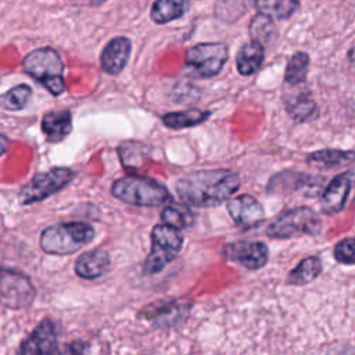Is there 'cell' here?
<instances>
[{
    "instance_id": "1",
    "label": "cell",
    "mask_w": 355,
    "mask_h": 355,
    "mask_svg": "<svg viewBox=\"0 0 355 355\" xmlns=\"http://www.w3.org/2000/svg\"><path fill=\"white\" fill-rule=\"evenodd\" d=\"M240 183L239 173L230 169H198L176 182V193L186 205L208 208L229 200Z\"/></svg>"
},
{
    "instance_id": "2",
    "label": "cell",
    "mask_w": 355,
    "mask_h": 355,
    "mask_svg": "<svg viewBox=\"0 0 355 355\" xmlns=\"http://www.w3.org/2000/svg\"><path fill=\"white\" fill-rule=\"evenodd\" d=\"M111 193L118 200L137 207H158L172 200L168 189L155 179L128 175L114 182Z\"/></svg>"
},
{
    "instance_id": "3",
    "label": "cell",
    "mask_w": 355,
    "mask_h": 355,
    "mask_svg": "<svg viewBox=\"0 0 355 355\" xmlns=\"http://www.w3.org/2000/svg\"><path fill=\"white\" fill-rule=\"evenodd\" d=\"M94 239V229L86 222H62L46 227L39 239L47 254L68 255L76 252Z\"/></svg>"
},
{
    "instance_id": "4",
    "label": "cell",
    "mask_w": 355,
    "mask_h": 355,
    "mask_svg": "<svg viewBox=\"0 0 355 355\" xmlns=\"http://www.w3.org/2000/svg\"><path fill=\"white\" fill-rule=\"evenodd\" d=\"M28 75L40 82L53 96H60L65 90L64 62L51 47H42L31 51L22 62Z\"/></svg>"
},
{
    "instance_id": "5",
    "label": "cell",
    "mask_w": 355,
    "mask_h": 355,
    "mask_svg": "<svg viewBox=\"0 0 355 355\" xmlns=\"http://www.w3.org/2000/svg\"><path fill=\"white\" fill-rule=\"evenodd\" d=\"M183 234L179 229L161 223L151 230V251L143 262V273L147 276L159 273L180 252Z\"/></svg>"
},
{
    "instance_id": "6",
    "label": "cell",
    "mask_w": 355,
    "mask_h": 355,
    "mask_svg": "<svg viewBox=\"0 0 355 355\" xmlns=\"http://www.w3.org/2000/svg\"><path fill=\"white\" fill-rule=\"evenodd\" d=\"M322 230L319 215L309 207H297L282 212L265 229L270 239H293L298 236H318Z\"/></svg>"
},
{
    "instance_id": "7",
    "label": "cell",
    "mask_w": 355,
    "mask_h": 355,
    "mask_svg": "<svg viewBox=\"0 0 355 355\" xmlns=\"http://www.w3.org/2000/svg\"><path fill=\"white\" fill-rule=\"evenodd\" d=\"M75 178V172L69 168L57 166L36 175L19 191V202L24 205L39 202L62 190Z\"/></svg>"
},
{
    "instance_id": "8",
    "label": "cell",
    "mask_w": 355,
    "mask_h": 355,
    "mask_svg": "<svg viewBox=\"0 0 355 355\" xmlns=\"http://www.w3.org/2000/svg\"><path fill=\"white\" fill-rule=\"evenodd\" d=\"M36 290L31 279L19 270L0 265V304L11 309H22L32 304Z\"/></svg>"
},
{
    "instance_id": "9",
    "label": "cell",
    "mask_w": 355,
    "mask_h": 355,
    "mask_svg": "<svg viewBox=\"0 0 355 355\" xmlns=\"http://www.w3.org/2000/svg\"><path fill=\"white\" fill-rule=\"evenodd\" d=\"M227 57V47L220 42L198 43L186 51L184 64L201 78H212L222 71Z\"/></svg>"
},
{
    "instance_id": "10",
    "label": "cell",
    "mask_w": 355,
    "mask_h": 355,
    "mask_svg": "<svg viewBox=\"0 0 355 355\" xmlns=\"http://www.w3.org/2000/svg\"><path fill=\"white\" fill-rule=\"evenodd\" d=\"M222 257L250 270L261 269L269 258L268 245L262 241H234L222 248Z\"/></svg>"
},
{
    "instance_id": "11",
    "label": "cell",
    "mask_w": 355,
    "mask_h": 355,
    "mask_svg": "<svg viewBox=\"0 0 355 355\" xmlns=\"http://www.w3.org/2000/svg\"><path fill=\"white\" fill-rule=\"evenodd\" d=\"M227 212L233 222L241 229H254L265 220L262 204L251 194H241L227 201Z\"/></svg>"
},
{
    "instance_id": "12",
    "label": "cell",
    "mask_w": 355,
    "mask_h": 355,
    "mask_svg": "<svg viewBox=\"0 0 355 355\" xmlns=\"http://www.w3.org/2000/svg\"><path fill=\"white\" fill-rule=\"evenodd\" d=\"M322 187L323 179L302 172L284 171L270 179L266 190L269 193H295L305 190L308 196H315Z\"/></svg>"
},
{
    "instance_id": "13",
    "label": "cell",
    "mask_w": 355,
    "mask_h": 355,
    "mask_svg": "<svg viewBox=\"0 0 355 355\" xmlns=\"http://www.w3.org/2000/svg\"><path fill=\"white\" fill-rule=\"evenodd\" d=\"M58 326L51 319L42 320L21 344V354H54L58 351Z\"/></svg>"
},
{
    "instance_id": "14",
    "label": "cell",
    "mask_w": 355,
    "mask_h": 355,
    "mask_svg": "<svg viewBox=\"0 0 355 355\" xmlns=\"http://www.w3.org/2000/svg\"><path fill=\"white\" fill-rule=\"evenodd\" d=\"M352 176L354 173L349 169L347 172L337 175L330 180L320 200V211L323 214L333 215L343 211L352 189V180H354Z\"/></svg>"
},
{
    "instance_id": "15",
    "label": "cell",
    "mask_w": 355,
    "mask_h": 355,
    "mask_svg": "<svg viewBox=\"0 0 355 355\" xmlns=\"http://www.w3.org/2000/svg\"><path fill=\"white\" fill-rule=\"evenodd\" d=\"M189 304L179 301H157L141 309L140 316L150 320L159 329H169L179 323V320L187 313Z\"/></svg>"
},
{
    "instance_id": "16",
    "label": "cell",
    "mask_w": 355,
    "mask_h": 355,
    "mask_svg": "<svg viewBox=\"0 0 355 355\" xmlns=\"http://www.w3.org/2000/svg\"><path fill=\"white\" fill-rule=\"evenodd\" d=\"M132 42L125 36H118L107 43L101 55L100 65L105 73L118 75L128 64L130 57Z\"/></svg>"
},
{
    "instance_id": "17",
    "label": "cell",
    "mask_w": 355,
    "mask_h": 355,
    "mask_svg": "<svg viewBox=\"0 0 355 355\" xmlns=\"http://www.w3.org/2000/svg\"><path fill=\"white\" fill-rule=\"evenodd\" d=\"M110 254L103 248H93L78 257L75 262V273L87 280L98 279L110 269Z\"/></svg>"
},
{
    "instance_id": "18",
    "label": "cell",
    "mask_w": 355,
    "mask_h": 355,
    "mask_svg": "<svg viewBox=\"0 0 355 355\" xmlns=\"http://www.w3.org/2000/svg\"><path fill=\"white\" fill-rule=\"evenodd\" d=\"M42 130L50 143H60L72 130V115L68 110L50 111L42 118Z\"/></svg>"
},
{
    "instance_id": "19",
    "label": "cell",
    "mask_w": 355,
    "mask_h": 355,
    "mask_svg": "<svg viewBox=\"0 0 355 355\" xmlns=\"http://www.w3.org/2000/svg\"><path fill=\"white\" fill-rule=\"evenodd\" d=\"M284 107L288 116L298 123L312 121L318 116V105L306 90L284 97Z\"/></svg>"
},
{
    "instance_id": "20",
    "label": "cell",
    "mask_w": 355,
    "mask_h": 355,
    "mask_svg": "<svg viewBox=\"0 0 355 355\" xmlns=\"http://www.w3.org/2000/svg\"><path fill=\"white\" fill-rule=\"evenodd\" d=\"M352 161H354L352 150L323 148L306 155V164L318 169H331L337 166H344L347 164H352Z\"/></svg>"
},
{
    "instance_id": "21",
    "label": "cell",
    "mask_w": 355,
    "mask_h": 355,
    "mask_svg": "<svg viewBox=\"0 0 355 355\" xmlns=\"http://www.w3.org/2000/svg\"><path fill=\"white\" fill-rule=\"evenodd\" d=\"M263 57H265V47L261 43L255 40L244 43L236 55L237 71L244 76L252 75L262 65Z\"/></svg>"
},
{
    "instance_id": "22",
    "label": "cell",
    "mask_w": 355,
    "mask_h": 355,
    "mask_svg": "<svg viewBox=\"0 0 355 355\" xmlns=\"http://www.w3.org/2000/svg\"><path fill=\"white\" fill-rule=\"evenodd\" d=\"M189 8V0H155L150 15L157 24H168L183 17Z\"/></svg>"
},
{
    "instance_id": "23",
    "label": "cell",
    "mask_w": 355,
    "mask_h": 355,
    "mask_svg": "<svg viewBox=\"0 0 355 355\" xmlns=\"http://www.w3.org/2000/svg\"><path fill=\"white\" fill-rule=\"evenodd\" d=\"M211 116V111L208 110H184L176 112H168L162 115V122L169 129H186L193 128L200 123H204Z\"/></svg>"
},
{
    "instance_id": "24",
    "label": "cell",
    "mask_w": 355,
    "mask_h": 355,
    "mask_svg": "<svg viewBox=\"0 0 355 355\" xmlns=\"http://www.w3.org/2000/svg\"><path fill=\"white\" fill-rule=\"evenodd\" d=\"M322 272V262L319 257L312 255L304 258L287 276V284L304 286L315 280Z\"/></svg>"
},
{
    "instance_id": "25",
    "label": "cell",
    "mask_w": 355,
    "mask_h": 355,
    "mask_svg": "<svg viewBox=\"0 0 355 355\" xmlns=\"http://www.w3.org/2000/svg\"><path fill=\"white\" fill-rule=\"evenodd\" d=\"M252 4L259 14L276 19L291 17L300 7L298 0H252Z\"/></svg>"
},
{
    "instance_id": "26",
    "label": "cell",
    "mask_w": 355,
    "mask_h": 355,
    "mask_svg": "<svg viewBox=\"0 0 355 355\" xmlns=\"http://www.w3.org/2000/svg\"><path fill=\"white\" fill-rule=\"evenodd\" d=\"M250 35H251V40H255V42L261 43L263 47H266V46H270L276 40L277 31H276V26H275L272 18L258 12L251 19Z\"/></svg>"
},
{
    "instance_id": "27",
    "label": "cell",
    "mask_w": 355,
    "mask_h": 355,
    "mask_svg": "<svg viewBox=\"0 0 355 355\" xmlns=\"http://www.w3.org/2000/svg\"><path fill=\"white\" fill-rule=\"evenodd\" d=\"M309 68V55L304 51H297L287 62L284 82L288 86H300L305 82Z\"/></svg>"
},
{
    "instance_id": "28",
    "label": "cell",
    "mask_w": 355,
    "mask_h": 355,
    "mask_svg": "<svg viewBox=\"0 0 355 355\" xmlns=\"http://www.w3.org/2000/svg\"><path fill=\"white\" fill-rule=\"evenodd\" d=\"M161 220L165 225L173 226L179 230L189 229L194 223V215L189 207L182 204H169L161 212Z\"/></svg>"
},
{
    "instance_id": "29",
    "label": "cell",
    "mask_w": 355,
    "mask_h": 355,
    "mask_svg": "<svg viewBox=\"0 0 355 355\" xmlns=\"http://www.w3.org/2000/svg\"><path fill=\"white\" fill-rule=\"evenodd\" d=\"M32 96V89L29 85H18L0 96V107L8 111L22 110Z\"/></svg>"
},
{
    "instance_id": "30",
    "label": "cell",
    "mask_w": 355,
    "mask_h": 355,
    "mask_svg": "<svg viewBox=\"0 0 355 355\" xmlns=\"http://www.w3.org/2000/svg\"><path fill=\"white\" fill-rule=\"evenodd\" d=\"M146 150L147 147L143 143H123L118 148L121 162L125 165V168H140L139 165H141L144 158L148 157Z\"/></svg>"
},
{
    "instance_id": "31",
    "label": "cell",
    "mask_w": 355,
    "mask_h": 355,
    "mask_svg": "<svg viewBox=\"0 0 355 355\" xmlns=\"http://www.w3.org/2000/svg\"><path fill=\"white\" fill-rule=\"evenodd\" d=\"M354 237H345L344 240L338 241L334 247V258L337 262L344 265H354L355 263V254H354Z\"/></svg>"
},
{
    "instance_id": "32",
    "label": "cell",
    "mask_w": 355,
    "mask_h": 355,
    "mask_svg": "<svg viewBox=\"0 0 355 355\" xmlns=\"http://www.w3.org/2000/svg\"><path fill=\"white\" fill-rule=\"evenodd\" d=\"M67 351L71 354H85L89 351V345L83 341H73L68 345Z\"/></svg>"
},
{
    "instance_id": "33",
    "label": "cell",
    "mask_w": 355,
    "mask_h": 355,
    "mask_svg": "<svg viewBox=\"0 0 355 355\" xmlns=\"http://www.w3.org/2000/svg\"><path fill=\"white\" fill-rule=\"evenodd\" d=\"M8 147V139L0 133V155L7 150Z\"/></svg>"
},
{
    "instance_id": "34",
    "label": "cell",
    "mask_w": 355,
    "mask_h": 355,
    "mask_svg": "<svg viewBox=\"0 0 355 355\" xmlns=\"http://www.w3.org/2000/svg\"><path fill=\"white\" fill-rule=\"evenodd\" d=\"M72 1H80V0H72ZM86 1H89L92 6H101L107 0H86Z\"/></svg>"
}]
</instances>
